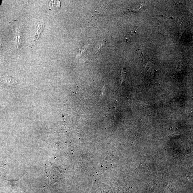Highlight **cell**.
Here are the masks:
<instances>
[{"label":"cell","instance_id":"1","mask_svg":"<svg viewBox=\"0 0 193 193\" xmlns=\"http://www.w3.org/2000/svg\"><path fill=\"white\" fill-rule=\"evenodd\" d=\"M21 179L9 181L10 193H25L21 184Z\"/></svg>","mask_w":193,"mask_h":193},{"label":"cell","instance_id":"2","mask_svg":"<svg viewBox=\"0 0 193 193\" xmlns=\"http://www.w3.org/2000/svg\"><path fill=\"white\" fill-rule=\"evenodd\" d=\"M105 43V41H103V40L98 42V43L97 44V45L95 48V53H97L98 51L100 50L101 48H102V47H103V46L104 45Z\"/></svg>","mask_w":193,"mask_h":193},{"label":"cell","instance_id":"3","mask_svg":"<svg viewBox=\"0 0 193 193\" xmlns=\"http://www.w3.org/2000/svg\"><path fill=\"white\" fill-rule=\"evenodd\" d=\"M57 1H51V3L50 4V7L51 8L53 9H57L56 8H55V6H56V7H58L59 8L60 7V2L59 1L58 3L56 4Z\"/></svg>","mask_w":193,"mask_h":193},{"label":"cell","instance_id":"4","mask_svg":"<svg viewBox=\"0 0 193 193\" xmlns=\"http://www.w3.org/2000/svg\"><path fill=\"white\" fill-rule=\"evenodd\" d=\"M2 47V44L1 43V42H0V48H1Z\"/></svg>","mask_w":193,"mask_h":193}]
</instances>
